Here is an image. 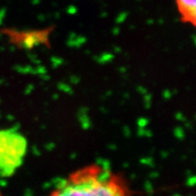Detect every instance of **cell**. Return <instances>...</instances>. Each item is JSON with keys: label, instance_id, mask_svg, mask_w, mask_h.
Wrapping results in <instances>:
<instances>
[{"label": "cell", "instance_id": "6da1fadb", "mask_svg": "<svg viewBox=\"0 0 196 196\" xmlns=\"http://www.w3.org/2000/svg\"><path fill=\"white\" fill-rule=\"evenodd\" d=\"M48 196H132L124 177L102 164L79 168L62 180Z\"/></svg>", "mask_w": 196, "mask_h": 196}, {"label": "cell", "instance_id": "7a4b0ae2", "mask_svg": "<svg viewBox=\"0 0 196 196\" xmlns=\"http://www.w3.org/2000/svg\"><path fill=\"white\" fill-rule=\"evenodd\" d=\"M25 143L22 137L9 130L0 131V170L11 173L20 164Z\"/></svg>", "mask_w": 196, "mask_h": 196}, {"label": "cell", "instance_id": "3957f363", "mask_svg": "<svg viewBox=\"0 0 196 196\" xmlns=\"http://www.w3.org/2000/svg\"><path fill=\"white\" fill-rule=\"evenodd\" d=\"M49 31H27L18 32L15 34L14 41L16 44L21 46L24 48H33L39 45L45 44L48 40Z\"/></svg>", "mask_w": 196, "mask_h": 196}, {"label": "cell", "instance_id": "277c9868", "mask_svg": "<svg viewBox=\"0 0 196 196\" xmlns=\"http://www.w3.org/2000/svg\"><path fill=\"white\" fill-rule=\"evenodd\" d=\"M178 11L183 22L195 26L196 0H176Z\"/></svg>", "mask_w": 196, "mask_h": 196}, {"label": "cell", "instance_id": "5b68a950", "mask_svg": "<svg viewBox=\"0 0 196 196\" xmlns=\"http://www.w3.org/2000/svg\"><path fill=\"white\" fill-rule=\"evenodd\" d=\"M0 196H3V194H2V192H1V190H0Z\"/></svg>", "mask_w": 196, "mask_h": 196}]
</instances>
